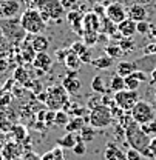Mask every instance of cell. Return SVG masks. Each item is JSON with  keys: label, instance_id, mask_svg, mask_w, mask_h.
<instances>
[{"label": "cell", "instance_id": "cell-47", "mask_svg": "<svg viewBox=\"0 0 156 160\" xmlns=\"http://www.w3.org/2000/svg\"><path fill=\"white\" fill-rule=\"evenodd\" d=\"M22 160H40V157L34 152H26V154L22 156Z\"/></svg>", "mask_w": 156, "mask_h": 160}, {"label": "cell", "instance_id": "cell-51", "mask_svg": "<svg viewBox=\"0 0 156 160\" xmlns=\"http://www.w3.org/2000/svg\"><path fill=\"white\" fill-rule=\"evenodd\" d=\"M117 160H128V159H127V156H125V152H124V154H121V156H119V159Z\"/></svg>", "mask_w": 156, "mask_h": 160}, {"label": "cell", "instance_id": "cell-34", "mask_svg": "<svg viewBox=\"0 0 156 160\" xmlns=\"http://www.w3.org/2000/svg\"><path fill=\"white\" fill-rule=\"evenodd\" d=\"M119 46H121V49H122L124 52H132V51L135 49V42L132 40V37H122Z\"/></svg>", "mask_w": 156, "mask_h": 160}, {"label": "cell", "instance_id": "cell-9", "mask_svg": "<svg viewBox=\"0 0 156 160\" xmlns=\"http://www.w3.org/2000/svg\"><path fill=\"white\" fill-rule=\"evenodd\" d=\"M105 17L108 20H111L113 23H121L122 20H125L128 17V12L125 9V6L119 2H113L105 8Z\"/></svg>", "mask_w": 156, "mask_h": 160}, {"label": "cell", "instance_id": "cell-19", "mask_svg": "<svg viewBox=\"0 0 156 160\" xmlns=\"http://www.w3.org/2000/svg\"><path fill=\"white\" fill-rule=\"evenodd\" d=\"M87 123H88V117H78V116H74L73 119L68 120V123L65 125V129H67V132H79L80 128L83 125H87Z\"/></svg>", "mask_w": 156, "mask_h": 160}, {"label": "cell", "instance_id": "cell-39", "mask_svg": "<svg viewBox=\"0 0 156 160\" xmlns=\"http://www.w3.org/2000/svg\"><path fill=\"white\" fill-rule=\"evenodd\" d=\"M62 6L65 11H73V9H79V3L78 0H60Z\"/></svg>", "mask_w": 156, "mask_h": 160}, {"label": "cell", "instance_id": "cell-54", "mask_svg": "<svg viewBox=\"0 0 156 160\" xmlns=\"http://www.w3.org/2000/svg\"><path fill=\"white\" fill-rule=\"evenodd\" d=\"M2 36H3V32H2V29H0V37H2Z\"/></svg>", "mask_w": 156, "mask_h": 160}, {"label": "cell", "instance_id": "cell-49", "mask_svg": "<svg viewBox=\"0 0 156 160\" xmlns=\"http://www.w3.org/2000/svg\"><path fill=\"white\" fill-rule=\"evenodd\" d=\"M145 49H147V54H156V45H150Z\"/></svg>", "mask_w": 156, "mask_h": 160}, {"label": "cell", "instance_id": "cell-36", "mask_svg": "<svg viewBox=\"0 0 156 160\" xmlns=\"http://www.w3.org/2000/svg\"><path fill=\"white\" fill-rule=\"evenodd\" d=\"M28 79H30V76H28V72L23 69V68H17L16 69V72H14V80H17L19 83H28Z\"/></svg>", "mask_w": 156, "mask_h": 160}, {"label": "cell", "instance_id": "cell-48", "mask_svg": "<svg viewBox=\"0 0 156 160\" xmlns=\"http://www.w3.org/2000/svg\"><path fill=\"white\" fill-rule=\"evenodd\" d=\"M8 66H9L8 60L6 59H0V72H5V71L8 69Z\"/></svg>", "mask_w": 156, "mask_h": 160}, {"label": "cell", "instance_id": "cell-53", "mask_svg": "<svg viewBox=\"0 0 156 160\" xmlns=\"http://www.w3.org/2000/svg\"><path fill=\"white\" fill-rule=\"evenodd\" d=\"M90 3H94V2H99V0H88Z\"/></svg>", "mask_w": 156, "mask_h": 160}, {"label": "cell", "instance_id": "cell-26", "mask_svg": "<svg viewBox=\"0 0 156 160\" xmlns=\"http://www.w3.org/2000/svg\"><path fill=\"white\" fill-rule=\"evenodd\" d=\"M110 89L113 92H117V91H122L125 89V79L119 74H115L111 79H110Z\"/></svg>", "mask_w": 156, "mask_h": 160}, {"label": "cell", "instance_id": "cell-31", "mask_svg": "<svg viewBox=\"0 0 156 160\" xmlns=\"http://www.w3.org/2000/svg\"><path fill=\"white\" fill-rule=\"evenodd\" d=\"M124 79H125V89L137 91V88L141 86V82H139L133 74H130V76H127V77H124Z\"/></svg>", "mask_w": 156, "mask_h": 160}, {"label": "cell", "instance_id": "cell-32", "mask_svg": "<svg viewBox=\"0 0 156 160\" xmlns=\"http://www.w3.org/2000/svg\"><path fill=\"white\" fill-rule=\"evenodd\" d=\"M68 120H70V116H68V112L65 111V109H57L56 111V116H54V123H57V125H67L68 123Z\"/></svg>", "mask_w": 156, "mask_h": 160}, {"label": "cell", "instance_id": "cell-29", "mask_svg": "<svg viewBox=\"0 0 156 160\" xmlns=\"http://www.w3.org/2000/svg\"><path fill=\"white\" fill-rule=\"evenodd\" d=\"M105 54L110 56L111 59H121L122 54H124V51L121 49L119 45H107L105 46Z\"/></svg>", "mask_w": 156, "mask_h": 160}, {"label": "cell", "instance_id": "cell-10", "mask_svg": "<svg viewBox=\"0 0 156 160\" xmlns=\"http://www.w3.org/2000/svg\"><path fill=\"white\" fill-rule=\"evenodd\" d=\"M22 12V3L19 0H2L0 2V17L14 19Z\"/></svg>", "mask_w": 156, "mask_h": 160}, {"label": "cell", "instance_id": "cell-57", "mask_svg": "<svg viewBox=\"0 0 156 160\" xmlns=\"http://www.w3.org/2000/svg\"><path fill=\"white\" fill-rule=\"evenodd\" d=\"M0 137H2V136H0Z\"/></svg>", "mask_w": 156, "mask_h": 160}, {"label": "cell", "instance_id": "cell-21", "mask_svg": "<svg viewBox=\"0 0 156 160\" xmlns=\"http://www.w3.org/2000/svg\"><path fill=\"white\" fill-rule=\"evenodd\" d=\"M63 63H65V66L68 68V71H79L80 66H82L80 59H79L71 49H70V52L67 54V57H65V60H63Z\"/></svg>", "mask_w": 156, "mask_h": 160}, {"label": "cell", "instance_id": "cell-50", "mask_svg": "<svg viewBox=\"0 0 156 160\" xmlns=\"http://www.w3.org/2000/svg\"><path fill=\"white\" fill-rule=\"evenodd\" d=\"M0 160H6L5 159V151H3V145L0 143Z\"/></svg>", "mask_w": 156, "mask_h": 160}, {"label": "cell", "instance_id": "cell-27", "mask_svg": "<svg viewBox=\"0 0 156 160\" xmlns=\"http://www.w3.org/2000/svg\"><path fill=\"white\" fill-rule=\"evenodd\" d=\"M91 89L93 92H99V94H105L107 92V88H105V82L100 76H96L94 79L91 80Z\"/></svg>", "mask_w": 156, "mask_h": 160}, {"label": "cell", "instance_id": "cell-12", "mask_svg": "<svg viewBox=\"0 0 156 160\" xmlns=\"http://www.w3.org/2000/svg\"><path fill=\"white\" fill-rule=\"evenodd\" d=\"M33 66L36 68V71L39 72V76H43V72H48L53 66V57L48 52H36L34 59H33Z\"/></svg>", "mask_w": 156, "mask_h": 160}, {"label": "cell", "instance_id": "cell-23", "mask_svg": "<svg viewBox=\"0 0 156 160\" xmlns=\"http://www.w3.org/2000/svg\"><path fill=\"white\" fill-rule=\"evenodd\" d=\"M78 142V132H67L62 139L57 140V145L63 149H73V146Z\"/></svg>", "mask_w": 156, "mask_h": 160}, {"label": "cell", "instance_id": "cell-8", "mask_svg": "<svg viewBox=\"0 0 156 160\" xmlns=\"http://www.w3.org/2000/svg\"><path fill=\"white\" fill-rule=\"evenodd\" d=\"M39 11L42 12L43 19L46 20V22L48 20L59 22V20L63 17V14H65V9H63L60 0H45Z\"/></svg>", "mask_w": 156, "mask_h": 160}, {"label": "cell", "instance_id": "cell-17", "mask_svg": "<svg viewBox=\"0 0 156 160\" xmlns=\"http://www.w3.org/2000/svg\"><path fill=\"white\" fill-rule=\"evenodd\" d=\"M31 45L36 52H46L50 49V39L43 34H36L31 40Z\"/></svg>", "mask_w": 156, "mask_h": 160}, {"label": "cell", "instance_id": "cell-33", "mask_svg": "<svg viewBox=\"0 0 156 160\" xmlns=\"http://www.w3.org/2000/svg\"><path fill=\"white\" fill-rule=\"evenodd\" d=\"M82 36H83V43L90 48L99 42V32H83Z\"/></svg>", "mask_w": 156, "mask_h": 160}, {"label": "cell", "instance_id": "cell-24", "mask_svg": "<svg viewBox=\"0 0 156 160\" xmlns=\"http://www.w3.org/2000/svg\"><path fill=\"white\" fill-rule=\"evenodd\" d=\"M115 63V59H111L110 56H100L98 59H93L91 60V65L96 68V69H110Z\"/></svg>", "mask_w": 156, "mask_h": 160}, {"label": "cell", "instance_id": "cell-56", "mask_svg": "<svg viewBox=\"0 0 156 160\" xmlns=\"http://www.w3.org/2000/svg\"><path fill=\"white\" fill-rule=\"evenodd\" d=\"M0 2H2V0H0Z\"/></svg>", "mask_w": 156, "mask_h": 160}, {"label": "cell", "instance_id": "cell-41", "mask_svg": "<svg viewBox=\"0 0 156 160\" xmlns=\"http://www.w3.org/2000/svg\"><path fill=\"white\" fill-rule=\"evenodd\" d=\"M148 29H150V23L147 20L136 22V32H139V34H147Z\"/></svg>", "mask_w": 156, "mask_h": 160}, {"label": "cell", "instance_id": "cell-42", "mask_svg": "<svg viewBox=\"0 0 156 160\" xmlns=\"http://www.w3.org/2000/svg\"><path fill=\"white\" fill-rule=\"evenodd\" d=\"M147 157H148V159H152V160H156V136L155 137H152V140H150Z\"/></svg>", "mask_w": 156, "mask_h": 160}, {"label": "cell", "instance_id": "cell-45", "mask_svg": "<svg viewBox=\"0 0 156 160\" xmlns=\"http://www.w3.org/2000/svg\"><path fill=\"white\" fill-rule=\"evenodd\" d=\"M9 46V40L6 39L5 36H2L0 37V52H3V51H6V48Z\"/></svg>", "mask_w": 156, "mask_h": 160}, {"label": "cell", "instance_id": "cell-25", "mask_svg": "<svg viewBox=\"0 0 156 160\" xmlns=\"http://www.w3.org/2000/svg\"><path fill=\"white\" fill-rule=\"evenodd\" d=\"M40 160H67L65 157V154H63V148L62 146H54L53 149H50V151H46Z\"/></svg>", "mask_w": 156, "mask_h": 160}, {"label": "cell", "instance_id": "cell-3", "mask_svg": "<svg viewBox=\"0 0 156 160\" xmlns=\"http://www.w3.org/2000/svg\"><path fill=\"white\" fill-rule=\"evenodd\" d=\"M113 114H111V108L108 105H99L96 108L90 109L88 112V123L96 128V129H104L113 125Z\"/></svg>", "mask_w": 156, "mask_h": 160}, {"label": "cell", "instance_id": "cell-20", "mask_svg": "<svg viewBox=\"0 0 156 160\" xmlns=\"http://www.w3.org/2000/svg\"><path fill=\"white\" fill-rule=\"evenodd\" d=\"M121 154H124V151L117 146L115 142H108V143L105 145V151H104L105 160H117Z\"/></svg>", "mask_w": 156, "mask_h": 160}, {"label": "cell", "instance_id": "cell-18", "mask_svg": "<svg viewBox=\"0 0 156 160\" xmlns=\"http://www.w3.org/2000/svg\"><path fill=\"white\" fill-rule=\"evenodd\" d=\"M137 69L136 62H130V60H121L116 65V74L122 76V77H127L130 76L133 71Z\"/></svg>", "mask_w": 156, "mask_h": 160}, {"label": "cell", "instance_id": "cell-11", "mask_svg": "<svg viewBox=\"0 0 156 160\" xmlns=\"http://www.w3.org/2000/svg\"><path fill=\"white\" fill-rule=\"evenodd\" d=\"M83 32H99L102 29V20L98 12H87L82 16Z\"/></svg>", "mask_w": 156, "mask_h": 160}, {"label": "cell", "instance_id": "cell-15", "mask_svg": "<svg viewBox=\"0 0 156 160\" xmlns=\"http://www.w3.org/2000/svg\"><path fill=\"white\" fill-rule=\"evenodd\" d=\"M117 31L122 37H133L136 34V22L127 17L121 23H117Z\"/></svg>", "mask_w": 156, "mask_h": 160}, {"label": "cell", "instance_id": "cell-28", "mask_svg": "<svg viewBox=\"0 0 156 160\" xmlns=\"http://www.w3.org/2000/svg\"><path fill=\"white\" fill-rule=\"evenodd\" d=\"M34 56H36V51H34V48H33V45L30 42L22 49V59H23V62H26V63H31L33 59H34Z\"/></svg>", "mask_w": 156, "mask_h": 160}, {"label": "cell", "instance_id": "cell-37", "mask_svg": "<svg viewBox=\"0 0 156 160\" xmlns=\"http://www.w3.org/2000/svg\"><path fill=\"white\" fill-rule=\"evenodd\" d=\"M11 132H13V134H19V136H16V137H14L17 143H19V142H22V140L26 137V131H25V128H23V126H20V125L11 126Z\"/></svg>", "mask_w": 156, "mask_h": 160}, {"label": "cell", "instance_id": "cell-5", "mask_svg": "<svg viewBox=\"0 0 156 160\" xmlns=\"http://www.w3.org/2000/svg\"><path fill=\"white\" fill-rule=\"evenodd\" d=\"M130 116H132L133 122H136L139 125H144V123H148L150 120L155 119V109L148 102L137 100L136 105L130 111Z\"/></svg>", "mask_w": 156, "mask_h": 160}, {"label": "cell", "instance_id": "cell-44", "mask_svg": "<svg viewBox=\"0 0 156 160\" xmlns=\"http://www.w3.org/2000/svg\"><path fill=\"white\" fill-rule=\"evenodd\" d=\"M68 52H70V49H65V48H63V49H59L57 52H56V59H57L59 62H63Z\"/></svg>", "mask_w": 156, "mask_h": 160}, {"label": "cell", "instance_id": "cell-14", "mask_svg": "<svg viewBox=\"0 0 156 160\" xmlns=\"http://www.w3.org/2000/svg\"><path fill=\"white\" fill-rule=\"evenodd\" d=\"M70 49L80 59L82 63H91V60H93L91 49H90V46H87L83 42H74V43L71 45Z\"/></svg>", "mask_w": 156, "mask_h": 160}, {"label": "cell", "instance_id": "cell-46", "mask_svg": "<svg viewBox=\"0 0 156 160\" xmlns=\"http://www.w3.org/2000/svg\"><path fill=\"white\" fill-rule=\"evenodd\" d=\"M45 0H31V3L28 5V8H34V9H40Z\"/></svg>", "mask_w": 156, "mask_h": 160}, {"label": "cell", "instance_id": "cell-16", "mask_svg": "<svg viewBox=\"0 0 156 160\" xmlns=\"http://www.w3.org/2000/svg\"><path fill=\"white\" fill-rule=\"evenodd\" d=\"M127 12H128V19L135 20V22H142V20L147 19V8L144 6V5H139V3H135V5H132L128 9H127Z\"/></svg>", "mask_w": 156, "mask_h": 160}, {"label": "cell", "instance_id": "cell-30", "mask_svg": "<svg viewBox=\"0 0 156 160\" xmlns=\"http://www.w3.org/2000/svg\"><path fill=\"white\" fill-rule=\"evenodd\" d=\"M99 105H102V94H99V92H94V94H91L88 100H87V108H88V111L90 109H93V108H96Z\"/></svg>", "mask_w": 156, "mask_h": 160}, {"label": "cell", "instance_id": "cell-35", "mask_svg": "<svg viewBox=\"0 0 156 160\" xmlns=\"http://www.w3.org/2000/svg\"><path fill=\"white\" fill-rule=\"evenodd\" d=\"M141 128L144 129V132H145V134H148L150 137H155L156 136V119L150 120L148 123L141 125Z\"/></svg>", "mask_w": 156, "mask_h": 160}, {"label": "cell", "instance_id": "cell-1", "mask_svg": "<svg viewBox=\"0 0 156 160\" xmlns=\"http://www.w3.org/2000/svg\"><path fill=\"white\" fill-rule=\"evenodd\" d=\"M125 140L128 143L130 148L139 151L144 157H147V152H148V145H150V140L152 137L148 134L144 132V129L141 128V125L136 122H130L128 126L125 128Z\"/></svg>", "mask_w": 156, "mask_h": 160}, {"label": "cell", "instance_id": "cell-4", "mask_svg": "<svg viewBox=\"0 0 156 160\" xmlns=\"http://www.w3.org/2000/svg\"><path fill=\"white\" fill-rule=\"evenodd\" d=\"M0 29L3 32V36L9 40V43H16L25 37V29L20 26V19H3L0 17Z\"/></svg>", "mask_w": 156, "mask_h": 160}, {"label": "cell", "instance_id": "cell-7", "mask_svg": "<svg viewBox=\"0 0 156 160\" xmlns=\"http://www.w3.org/2000/svg\"><path fill=\"white\" fill-rule=\"evenodd\" d=\"M67 102H68V92L65 91V88L62 85H56V86L48 89L46 105L50 106V109H53V111L62 109Z\"/></svg>", "mask_w": 156, "mask_h": 160}, {"label": "cell", "instance_id": "cell-40", "mask_svg": "<svg viewBox=\"0 0 156 160\" xmlns=\"http://www.w3.org/2000/svg\"><path fill=\"white\" fill-rule=\"evenodd\" d=\"M73 151H74V154H76V156H83V154L87 152V146H85V142H82V140H78V142H76V145L73 146Z\"/></svg>", "mask_w": 156, "mask_h": 160}, {"label": "cell", "instance_id": "cell-13", "mask_svg": "<svg viewBox=\"0 0 156 160\" xmlns=\"http://www.w3.org/2000/svg\"><path fill=\"white\" fill-rule=\"evenodd\" d=\"M62 86L65 88V91L70 96L78 94L79 91L82 89V82L78 77V71H68V76L62 80Z\"/></svg>", "mask_w": 156, "mask_h": 160}, {"label": "cell", "instance_id": "cell-38", "mask_svg": "<svg viewBox=\"0 0 156 160\" xmlns=\"http://www.w3.org/2000/svg\"><path fill=\"white\" fill-rule=\"evenodd\" d=\"M125 156H127L128 160H144V156H142L139 151L133 149V148H128V149L125 151Z\"/></svg>", "mask_w": 156, "mask_h": 160}, {"label": "cell", "instance_id": "cell-6", "mask_svg": "<svg viewBox=\"0 0 156 160\" xmlns=\"http://www.w3.org/2000/svg\"><path fill=\"white\" fill-rule=\"evenodd\" d=\"M113 100H115V103H116L117 108H121V109L125 111V112H130L132 108L136 105V102L139 100V94H137V91L122 89V91L115 92Z\"/></svg>", "mask_w": 156, "mask_h": 160}, {"label": "cell", "instance_id": "cell-2", "mask_svg": "<svg viewBox=\"0 0 156 160\" xmlns=\"http://www.w3.org/2000/svg\"><path fill=\"white\" fill-rule=\"evenodd\" d=\"M20 26L25 29L26 34L36 36L42 34L46 29V20L43 19L42 12L39 9L34 8H26L22 14H20Z\"/></svg>", "mask_w": 156, "mask_h": 160}, {"label": "cell", "instance_id": "cell-43", "mask_svg": "<svg viewBox=\"0 0 156 160\" xmlns=\"http://www.w3.org/2000/svg\"><path fill=\"white\" fill-rule=\"evenodd\" d=\"M132 74H133V76H135V77H136V79L139 80L141 83H142V82H147V79H148V77H147V74H145L144 71H141V69H136V71H133Z\"/></svg>", "mask_w": 156, "mask_h": 160}, {"label": "cell", "instance_id": "cell-22", "mask_svg": "<svg viewBox=\"0 0 156 160\" xmlns=\"http://www.w3.org/2000/svg\"><path fill=\"white\" fill-rule=\"evenodd\" d=\"M96 136V128H93L90 123L83 125L80 128V131L78 132V140H82V142H91Z\"/></svg>", "mask_w": 156, "mask_h": 160}, {"label": "cell", "instance_id": "cell-55", "mask_svg": "<svg viewBox=\"0 0 156 160\" xmlns=\"http://www.w3.org/2000/svg\"><path fill=\"white\" fill-rule=\"evenodd\" d=\"M155 99H156V94H155Z\"/></svg>", "mask_w": 156, "mask_h": 160}, {"label": "cell", "instance_id": "cell-52", "mask_svg": "<svg viewBox=\"0 0 156 160\" xmlns=\"http://www.w3.org/2000/svg\"><path fill=\"white\" fill-rule=\"evenodd\" d=\"M23 3H26V5H30V3H31V0H23Z\"/></svg>", "mask_w": 156, "mask_h": 160}]
</instances>
